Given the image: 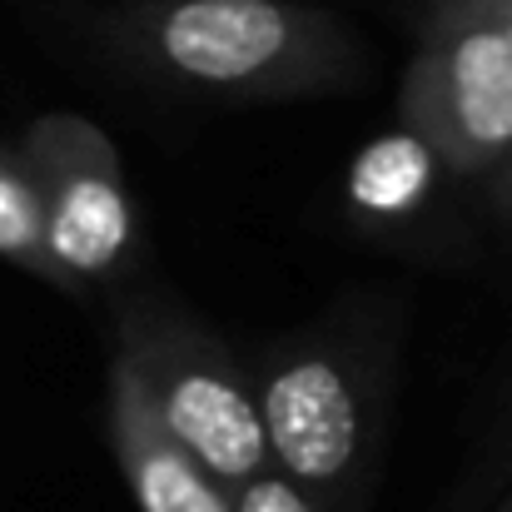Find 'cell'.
<instances>
[{
    "mask_svg": "<svg viewBox=\"0 0 512 512\" xmlns=\"http://www.w3.org/2000/svg\"><path fill=\"white\" fill-rule=\"evenodd\" d=\"M413 125L458 179H493L512 155V0H433L398 85Z\"/></svg>",
    "mask_w": 512,
    "mask_h": 512,
    "instance_id": "277c9868",
    "label": "cell"
},
{
    "mask_svg": "<svg viewBox=\"0 0 512 512\" xmlns=\"http://www.w3.org/2000/svg\"><path fill=\"white\" fill-rule=\"evenodd\" d=\"M0 259L15 264L20 274L60 289V269H55V254L45 239V204H40V189H35V174H30L20 140L15 145L0 140Z\"/></svg>",
    "mask_w": 512,
    "mask_h": 512,
    "instance_id": "ba28073f",
    "label": "cell"
},
{
    "mask_svg": "<svg viewBox=\"0 0 512 512\" xmlns=\"http://www.w3.org/2000/svg\"><path fill=\"white\" fill-rule=\"evenodd\" d=\"M493 512H512V488L503 493V498H498V503H493Z\"/></svg>",
    "mask_w": 512,
    "mask_h": 512,
    "instance_id": "8fae6325",
    "label": "cell"
},
{
    "mask_svg": "<svg viewBox=\"0 0 512 512\" xmlns=\"http://www.w3.org/2000/svg\"><path fill=\"white\" fill-rule=\"evenodd\" d=\"M115 358L130 363L150 408L229 488L274 468L254 368L189 309L135 294L115 309Z\"/></svg>",
    "mask_w": 512,
    "mask_h": 512,
    "instance_id": "3957f363",
    "label": "cell"
},
{
    "mask_svg": "<svg viewBox=\"0 0 512 512\" xmlns=\"http://www.w3.org/2000/svg\"><path fill=\"white\" fill-rule=\"evenodd\" d=\"M234 512H329V508L319 498H309L289 473L269 468V473H259V478L234 488Z\"/></svg>",
    "mask_w": 512,
    "mask_h": 512,
    "instance_id": "9c48e42d",
    "label": "cell"
},
{
    "mask_svg": "<svg viewBox=\"0 0 512 512\" xmlns=\"http://www.w3.org/2000/svg\"><path fill=\"white\" fill-rule=\"evenodd\" d=\"M110 40L145 75L209 100H294L358 75L339 20L294 0H150L115 15Z\"/></svg>",
    "mask_w": 512,
    "mask_h": 512,
    "instance_id": "7a4b0ae2",
    "label": "cell"
},
{
    "mask_svg": "<svg viewBox=\"0 0 512 512\" xmlns=\"http://www.w3.org/2000/svg\"><path fill=\"white\" fill-rule=\"evenodd\" d=\"M403 304L348 294L254 358L274 468L329 512H363L398 373Z\"/></svg>",
    "mask_w": 512,
    "mask_h": 512,
    "instance_id": "6da1fadb",
    "label": "cell"
},
{
    "mask_svg": "<svg viewBox=\"0 0 512 512\" xmlns=\"http://www.w3.org/2000/svg\"><path fill=\"white\" fill-rule=\"evenodd\" d=\"M443 174H453V165L413 125L398 120V130L358 150L348 170V214L363 234H378V239L413 229L418 214L433 204Z\"/></svg>",
    "mask_w": 512,
    "mask_h": 512,
    "instance_id": "52a82bcc",
    "label": "cell"
},
{
    "mask_svg": "<svg viewBox=\"0 0 512 512\" xmlns=\"http://www.w3.org/2000/svg\"><path fill=\"white\" fill-rule=\"evenodd\" d=\"M20 150L45 204L60 289L90 294L125 284L140 259V209L115 140L75 110H45L20 130Z\"/></svg>",
    "mask_w": 512,
    "mask_h": 512,
    "instance_id": "5b68a950",
    "label": "cell"
},
{
    "mask_svg": "<svg viewBox=\"0 0 512 512\" xmlns=\"http://www.w3.org/2000/svg\"><path fill=\"white\" fill-rule=\"evenodd\" d=\"M105 438L140 512H234V488L219 483L160 423L125 358H110Z\"/></svg>",
    "mask_w": 512,
    "mask_h": 512,
    "instance_id": "8992f818",
    "label": "cell"
},
{
    "mask_svg": "<svg viewBox=\"0 0 512 512\" xmlns=\"http://www.w3.org/2000/svg\"><path fill=\"white\" fill-rule=\"evenodd\" d=\"M488 194H493V209H498L503 219H512V155H508V165L488 179Z\"/></svg>",
    "mask_w": 512,
    "mask_h": 512,
    "instance_id": "30bf717a",
    "label": "cell"
}]
</instances>
